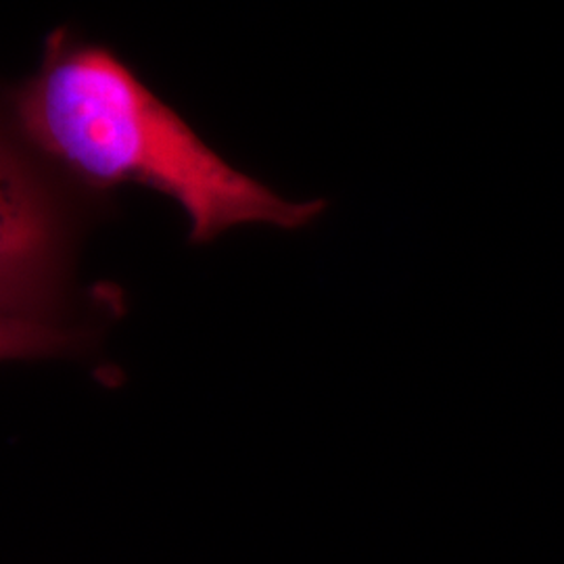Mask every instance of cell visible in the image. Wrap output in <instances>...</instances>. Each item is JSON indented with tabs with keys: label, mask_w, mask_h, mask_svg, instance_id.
Returning a JSON list of instances; mask_svg holds the SVG:
<instances>
[{
	"label": "cell",
	"mask_w": 564,
	"mask_h": 564,
	"mask_svg": "<svg viewBox=\"0 0 564 564\" xmlns=\"http://www.w3.org/2000/svg\"><path fill=\"white\" fill-rule=\"evenodd\" d=\"M23 132L95 186L141 184L178 203L193 242L245 224L300 230L326 202H289L232 167L118 57L55 34L15 99Z\"/></svg>",
	"instance_id": "cell-1"
},
{
	"label": "cell",
	"mask_w": 564,
	"mask_h": 564,
	"mask_svg": "<svg viewBox=\"0 0 564 564\" xmlns=\"http://www.w3.org/2000/svg\"><path fill=\"white\" fill-rule=\"evenodd\" d=\"M57 251L53 209L0 139V351L7 360L53 356L72 345L67 330L46 321Z\"/></svg>",
	"instance_id": "cell-2"
},
{
	"label": "cell",
	"mask_w": 564,
	"mask_h": 564,
	"mask_svg": "<svg viewBox=\"0 0 564 564\" xmlns=\"http://www.w3.org/2000/svg\"><path fill=\"white\" fill-rule=\"evenodd\" d=\"M0 360H7V358H4V354H2V351H0Z\"/></svg>",
	"instance_id": "cell-3"
}]
</instances>
